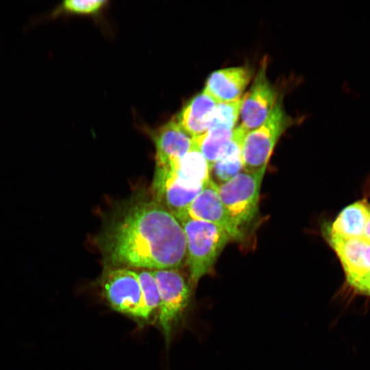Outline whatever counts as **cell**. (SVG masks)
Wrapping results in <instances>:
<instances>
[{
	"mask_svg": "<svg viewBox=\"0 0 370 370\" xmlns=\"http://www.w3.org/2000/svg\"><path fill=\"white\" fill-rule=\"evenodd\" d=\"M360 238L370 245V220L365 229L362 236Z\"/></svg>",
	"mask_w": 370,
	"mask_h": 370,
	"instance_id": "obj_20",
	"label": "cell"
},
{
	"mask_svg": "<svg viewBox=\"0 0 370 370\" xmlns=\"http://www.w3.org/2000/svg\"><path fill=\"white\" fill-rule=\"evenodd\" d=\"M157 169L168 168L184 156L193 145L191 138L174 118L153 134Z\"/></svg>",
	"mask_w": 370,
	"mask_h": 370,
	"instance_id": "obj_9",
	"label": "cell"
},
{
	"mask_svg": "<svg viewBox=\"0 0 370 370\" xmlns=\"http://www.w3.org/2000/svg\"><path fill=\"white\" fill-rule=\"evenodd\" d=\"M265 170L254 173L243 171L217 185L222 203L243 232L258 216L260 190Z\"/></svg>",
	"mask_w": 370,
	"mask_h": 370,
	"instance_id": "obj_4",
	"label": "cell"
},
{
	"mask_svg": "<svg viewBox=\"0 0 370 370\" xmlns=\"http://www.w3.org/2000/svg\"><path fill=\"white\" fill-rule=\"evenodd\" d=\"M187 217L222 227L232 240L241 241L243 232L230 216L218 193V186L211 179L189 206Z\"/></svg>",
	"mask_w": 370,
	"mask_h": 370,
	"instance_id": "obj_8",
	"label": "cell"
},
{
	"mask_svg": "<svg viewBox=\"0 0 370 370\" xmlns=\"http://www.w3.org/2000/svg\"><path fill=\"white\" fill-rule=\"evenodd\" d=\"M180 223L186 238L188 280L193 287L210 273L218 256L232 238L222 227L210 223L186 217Z\"/></svg>",
	"mask_w": 370,
	"mask_h": 370,
	"instance_id": "obj_2",
	"label": "cell"
},
{
	"mask_svg": "<svg viewBox=\"0 0 370 370\" xmlns=\"http://www.w3.org/2000/svg\"><path fill=\"white\" fill-rule=\"evenodd\" d=\"M267 60H264L249 89L241 97L239 125L247 132L266 120L280 97L276 87L267 77Z\"/></svg>",
	"mask_w": 370,
	"mask_h": 370,
	"instance_id": "obj_7",
	"label": "cell"
},
{
	"mask_svg": "<svg viewBox=\"0 0 370 370\" xmlns=\"http://www.w3.org/2000/svg\"><path fill=\"white\" fill-rule=\"evenodd\" d=\"M241 98L229 102L218 103L209 122L208 128L234 130L240 118Z\"/></svg>",
	"mask_w": 370,
	"mask_h": 370,
	"instance_id": "obj_18",
	"label": "cell"
},
{
	"mask_svg": "<svg viewBox=\"0 0 370 370\" xmlns=\"http://www.w3.org/2000/svg\"><path fill=\"white\" fill-rule=\"evenodd\" d=\"M370 220V204L362 199L345 208L328 230L346 238H360Z\"/></svg>",
	"mask_w": 370,
	"mask_h": 370,
	"instance_id": "obj_14",
	"label": "cell"
},
{
	"mask_svg": "<svg viewBox=\"0 0 370 370\" xmlns=\"http://www.w3.org/2000/svg\"><path fill=\"white\" fill-rule=\"evenodd\" d=\"M282 98L279 97L266 120L245 135L242 147L243 171L254 173L266 169L280 136L291 125Z\"/></svg>",
	"mask_w": 370,
	"mask_h": 370,
	"instance_id": "obj_3",
	"label": "cell"
},
{
	"mask_svg": "<svg viewBox=\"0 0 370 370\" xmlns=\"http://www.w3.org/2000/svg\"><path fill=\"white\" fill-rule=\"evenodd\" d=\"M218 102L204 91L196 95L175 117L191 138L205 133Z\"/></svg>",
	"mask_w": 370,
	"mask_h": 370,
	"instance_id": "obj_12",
	"label": "cell"
},
{
	"mask_svg": "<svg viewBox=\"0 0 370 370\" xmlns=\"http://www.w3.org/2000/svg\"><path fill=\"white\" fill-rule=\"evenodd\" d=\"M101 280L103 295L110 307L140 319L143 297L137 272L125 267L108 266Z\"/></svg>",
	"mask_w": 370,
	"mask_h": 370,
	"instance_id": "obj_6",
	"label": "cell"
},
{
	"mask_svg": "<svg viewBox=\"0 0 370 370\" xmlns=\"http://www.w3.org/2000/svg\"><path fill=\"white\" fill-rule=\"evenodd\" d=\"M247 133L240 125H237L229 145L212 165L210 175L212 174L218 181L217 185L232 179L243 170L242 147Z\"/></svg>",
	"mask_w": 370,
	"mask_h": 370,
	"instance_id": "obj_13",
	"label": "cell"
},
{
	"mask_svg": "<svg viewBox=\"0 0 370 370\" xmlns=\"http://www.w3.org/2000/svg\"><path fill=\"white\" fill-rule=\"evenodd\" d=\"M142 291L143 305L140 319H148L159 307L160 293L155 278L150 271L137 273Z\"/></svg>",
	"mask_w": 370,
	"mask_h": 370,
	"instance_id": "obj_17",
	"label": "cell"
},
{
	"mask_svg": "<svg viewBox=\"0 0 370 370\" xmlns=\"http://www.w3.org/2000/svg\"><path fill=\"white\" fill-rule=\"evenodd\" d=\"M150 271L158 287V320L165 340L168 342L173 327L182 318L189 306L192 286L178 269Z\"/></svg>",
	"mask_w": 370,
	"mask_h": 370,
	"instance_id": "obj_5",
	"label": "cell"
},
{
	"mask_svg": "<svg viewBox=\"0 0 370 370\" xmlns=\"http://www.w3.org/2000/svg\"><path fill=\"white\" fill-rule=\"evenodd\" d=\"M347 284L356 294L370 297V272Z\"/></svg>",
	"mask_w": 370,
	"mask_h": 370,
	"instance_id": "obj_19",
	"label": "cell"
},
{
	"mask_svg": "<svg viewBox=\"0 0 370 370\" xmlns=\"http://www.w3.org/2000/svg\"><path fill=\"white\" fill-rule=\"evenodd\" d=\"M109 267L178 269L186 262L180 222L156 201L129 208L106 230L101 241Z\"/></svg>",
	"mask_w": 370,
	"mask_h": 370,
	"instance_id": "obj_1",
	"label": "cell"
},
{
	"mask_svg": "<svg viewBox=\"0 0 370 370\" xmlns=\"http://www.w3.org/2000/svg\"><path fill=\"white\" fill-rule=\"evenodd\" d=\"M234 130L209 129L203 134L193 138V145L205 157L210 169L231 141Z\"/></svg>",
	"mask_w": 370,
	"mask_h": 370,
	"instance_id": "obj_16",
	"label": "cell"
},
{
	"mask_svg": "<svg viewBox=\"0 0 370 370\" xmlns=\"http://www.w3.org/2000/svg\"><path fill=\"white\" fill-rule=\"evenodd\" d=\"M328 241L338 256L347 283L370 272V245L361 238H346L327 231Z\"/></svg>",
	"mask_w": 370,
	"mask_h": 370,
	"instance_id": "obj_10",
	"label": "cell"
},
{
	"mask_svg": "<svg viewBox=\"0 0 370 370\" xmlns=\"http://www.w3.org/2000/svg\"><path fill=\"white\" fill-rule=\"evenodd\" d=\"M252 77L248 66L219 69L208 76L203 91L218 103L235 101L241 98Z\"/></svg>",
	"mask_w": 370,
	"mask_h": 370,
	"instance_id": "obj_11",
	"label": "cell"
},
{
	"mask_svg": "<svg viewBox=\"0 0 370 370\" xmlns=\"http://www.w3.org/2000/svg\"><path fill=\"white\" fill-rule=\"evenodd\" d=\"M164 169H169L178 177L196 184L206 186L210 180L209 164L194 145L180 160Z\"/></svg>",
	"mask_w": 370,
	"mask_h": 370,
	"instance_id": "obj_15",
	"label": "cell"
}]
</instances>
